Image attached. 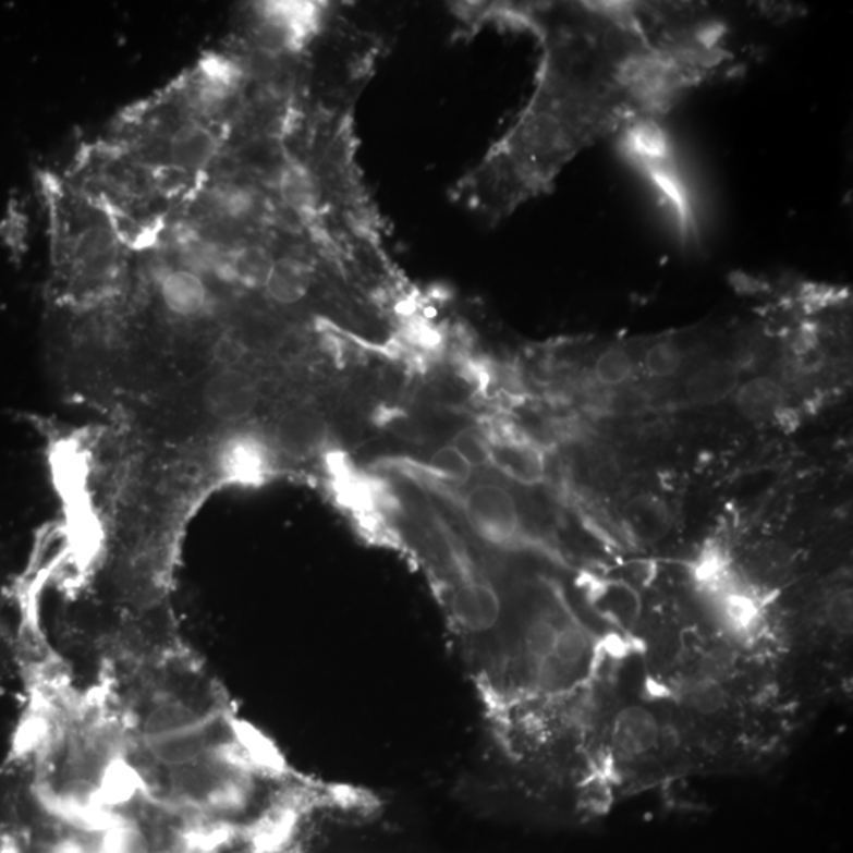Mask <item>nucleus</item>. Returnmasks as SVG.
I'll return each instance as SVG.
<instances>
[{
  "instance_id": "ddd939ff",
  "label": "nucleus",
  "mask_w": 853,
  "mask_h": 853,
  "mask_svg": "<svg viewBox=\"0 0 853 853\" xmlns=\"http://www.w3.org/2000/svg\"><path fill=\"white\" fill-rule=\"evenodd\" d=\"M626 517L635 535L644 539H655L663 535L669 526L666 509L655 500L632 501Z\"/></svg>"
},
{
  "instance_id": "f03ea898",
  "label": "nucleus",
  "mask_w": 853,
  "mask_h": 853,
  "mask_svg": "<svg viewBox=\"0 0 853 853\" xmlns=\"http://www.w3.org/2000/svg\"><path fill=\"white\" fill-rule=\"evenodd\" d=\"M667 730L658 716L641 707L624 708L607 727L610 758L624 765L645 764L661 753Z\"/></svg>"
},
{
  "instance_id": "9d476101",
  "label": "nucleus",
  "mask_w": 853,
  "mask_h": 853,
  "mask_svg": "<svg viewBox=\"0 0 853 853\" xmlns=\"http://www.w3.org/2000/svg\"><path fill=\"white\" fill-rule=\"evenodd\" d=\"M684 361H686V353H684L683 345L679 340L670 339V337H662V339L648 343L644 351V357H642L645 371L649 377L656 379L675 377L683 368Z\"/></svg>"
},
{
  "instance_id": "f3484780",
  "label": "nucleus",
  "mask_w": 853,
  "mask_h": 853,
  "mask_svg": "<svg viewBox=\"0 0 853 853\" xmlns=\"http://www.w3.org/2000/svg\"><path fill=\"white\" fill-rule=\"evenodd\" d=\"M231 266L239 277L248 280H265V282L268 279L270 268H272L265 253L251 251V248L239 253Z\"/></svg>"
},
{
  "instance_id": "dca6fc26",
  "label": "nucleus",
  "mask_w": 853,
  "mask_h": 853,
  "mask_svg": "<svg viewBox=\"0 0 853 853\" xmlns=\"http://www.w3.org/2000/svg\"><path fill=\"white\" fill-rule=\"evenodd\" d=\"M451 444L458 449L473 468L490 463L489 435L483 434L476 428H466V430L460 431Z\"/></svg>"
},
{
  "instance_id": "39448f33",
  "label": "nucleus",
  "mask_w": 853,
  "mask_h": 853,
  "mask_svg": "<svg viewBox=\"0 0 853 853\" xmlns=\"http://www.w3.org/2000/svg\"><path fill=\"white\" fill-rule=\"evenodd\" d=\"M490 463L501 473L522 484H536L543 479L544 459L539 449L523 438H489Z\"/></svg>"
},
{
  "instance_id": "f257e3e1",
  "label": "nucleus",
  "mask_w": 853,
  "mask_h": 853,
  "mask_svg": "<svg viewBox=\"0 0 853 853\" xmlns=\"http://www.w3.org/2000/svg\"><path fill=\"white\" fill-rule=\"evenodd\" d=\"M465 521L474 535L498 550H515L523 544V522L517 500L500 484L479 483L463 495Z\"/></svg>"
},
{
  "instance_id": "f8f14e48",
  "label": "nucleus",
  "mask_w": 853,
  "mask_h": 853,
  "mask_svg": "<svg viewBox=\"0 0 853 853\" xmlns=\"http://www.w3.org/2000/svg\"><path fill=\"white\" fill-rule=\"evenodd\" d=\"M266 284H268L270 296L273 300L284 302V304L301 300L305 287H307L304 270L300 265H294L291 261H280L272 265Z\"/></svg>"
},
{
  "instance_id": "423d86ee",
  "label": "nucleus",
  "mask_w": 853,
  "mask_h": 853,
  "mask_svg": "<svg viewBox=\"0 0 853 853\" xmlns=\"http://www.w3.org/2000/svg\"><path fill=\"white\" fill-rule=\"evenodd\" d=\"M784 386L779 379L758 375L740 382L735 391V405L746 419L765 423L784 409Z\"/></svg>"
},
{
  "instance_id": "9b49d317",
  "label": "nucleus",
  "mask_w": 853,
  "mask_h": 853,
  "mask_svg": "<svg viewBox=\"0 0 853 853\" xmlns=\"http://www.w3.org/2000/svg\"><path fill=\"white\" fill-rule=\"evenodd\" d=\"M634 357L631 350L621 343H613L600 351L595 361V378L606 388H620L634 375Z\"/></svg>"
},
{
  "instance_id": "1a4fd4ad",
  "label": "nucleus",
  "mask_w": 853,
  "mask_h": 853,
  "mask_svg": "<svg viewBox=\"0 0 853 853\" xmlns=\"http://www.w3.org/2000/svg\"><path fill=\"white\" fill-rule=\"evenodd\" d=\"M217 153L212 133L203 125L190 124L175 132L171 142V156L179 167L199 170L206 167Z\"/></svg>"
},
{
  "instance_id": "0eeeda50",
  "label": "nucleus",
  "mask_w": 853,
  "mask_h": 853,
  "mask_svg": "<svg viewBox=\"0 0 853 853\" xmlns=\"http://www.w3.org/2000/svg\"><path fill=\"white\" fill-rule=\"evenodd\" d=\"M279 440L296 454L314 452L326 441V424L314 411L287 414L279 424Z\"/></svg>"
},
{
  "instance_id": "20e7f679",
  "label": "nucleus",
  "mask_w": 853,
  "mask_h": 853,
  "mask_svg": "<svg viewBox=\"0 0 853 853\" xmlns=\"http://www.w3.org/2000/svg\"><path fill=\"white\" fill-rule=\"evenodd\" d=\"M207 406L214 416L223 421H237L247 416L256 403L255 386L251 379L228 370L210 379L206 389Z\"/></svg>"
},
{
  "instance_id": "7ed1b4c3",
  "label": "nucleus",
  "mask_w": 853,
  "mask_h": 853,
  "mask_svg": "<svg viewBox=\"0 0 853 853\" xmlns=\"http://www.w3.org/2000/svg\"><path fill=\"white\" fill-rule=\"evenodd\" d=\"M684 399L697 406H711L735 394L740 368L724 357H712L698 364L684 379Z\"/></svg>"
},
{
  "instance_id": "2eb2a0df",
  "label": "nucleus",
  "mask_w": 853,
  "mask_h": 853,
  "mask_svg": "<svg viewBox=\"0 0 853 853\" xmlns=\"http://www.w3.org/2000/svg\"><path fill=\"white\" fill-rule=\"evenodd\" d=\"M280 190L287 205L294 209H307L314 205L315 188L310 175L301 168H288L283 171Z\"/></svg>"
},
{
  "instance_id": "4468645a",
  "label": "nucleus",
  "mask_w": 853,
  "mask_h": 853,
  "mask_svg": "<svg viewBox=\"0 0 853 853\" xmlns=\"http://www.w3.org/2000/svg\"><path fill=\"white\" fill-rule=\"evenodd\" d=\"M427 468L435 474L437 479L452 484V486H462L473 474V466L452 444L438 449L428 460Z\"/></svg>"
},
{
  "instance_id": "6e6552de",
  "label": "nucleus",
  "mask_w": 853,
  "mask_h": 853,
  "mask_svg": "<svg viewBox=\"0 0 853 853\" xmlns=\"http://www.w3.org/2000/svg\"><path fill=\"white\" fill-rule=\"evenodd\" d=\"M161 296L170 310L179 315H196L206 304V290L198 273L174 270L161 282Z\"/></svg>"
}]
</instances>
